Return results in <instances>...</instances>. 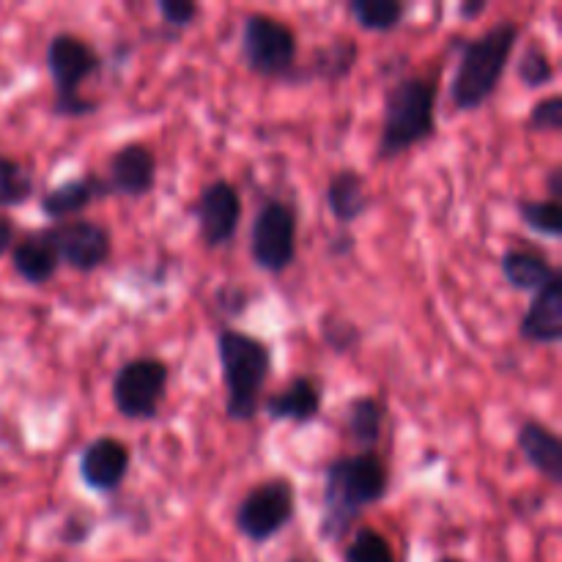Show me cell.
I'll use <instances>...</instances> for the list:
<instances>
[{"instance_id":"3","label":"cell","mask_w":562,"mask_h":562,"mask_svg":"<svg viewBox=\"0 0 562 562\" xmlns=\"http://www.w3.org/2000/svg\"><path fill=\"white\" fill-rule=\"evenodd\" d=\"M217 357L225 384V417L252 423L261 409V393L272 373V349L261 338L241 329L217 333Z\"/></svg>"},{"instance_id":"6","label":"cell","mask_w":562,"mask_h":562,"mask_svg":"<svg viewBox=\"0 0 562 562\" xmlns=\"http://www.w3.org/2000/svg\"><path fill=\"white\" fill-rule=\"evenodd\" d=\"M241 58L252 75L291 82L300 58V38L283 20L256 11L247 14L241 27Z\"/></svg>"},{"instance_id":"9","label":"cell","mask_w":562,"mask_h":562,"mask_svg":"<svg viewBox=\"0 0 562 562\" xmlns=\"http://www.w3.org/2000/svg\"><path fill=\"white\" fill-rule=\"evenodd\" d=\"M170 382L168 362L159 357H135L113 376V404L124 420L140 423L159 415V404Z\"/></svg>"},{"instance_id":"2","label":"cell","mask_w":562,"mask_h":562,"mask_svg":"<svg viewBox=\"0 0 562 562\" xmlns=\"http://www.w3.org/2000/svg\"><path fill=\"white\" fill-rule=\"evenodd\" d=\"M521 25L516 20H499L486 33L459 42V66L450 80V104L459 113H472L492 102L519 44Z\"/></svg>"},{"instance_id":"36","label":"cell","mask_w":562,"mask_h":562,"mask_svg":"<svg viewBox=\"0 0 562 562\" xmlns=\"http://www.w3.org/2000/svg\"><path fill=\"white\" fill-rule=\"evenodd\" d=\"M547 190H549V201L560 203V198H562V168L560 165H554V168L549 170Z\"/></svg>"},{"instance_id":"18","label":"cell","mask_w":562,"mask_h":562,"mask_svg":"<svg viewBox=\"0 0 562 562\" xmlns=\"http://www.w3.org/2000/svg\"><path fill=\"white\" fill-rule=\"evenodd\" d=\"M499 269H503V278L508 280L510 289L530 291V294L541 291L543 285H549L554 278L562 274L547 252H541L538 247L530 245H519L505 250L503 258H499Z\"/></svg>"},{"instance_id":"21","label":"cell","mask_w":562,"mask_h":562,"mask_svg":"<svg viewBox=\"0 0 562 562\" xmlns=\"http://www.w3.org/2000/svg\"><path fill=\"white\" fill-rule=\"evenodd\" d=\"M327 209L333 212V217L338 220L340 228H349L351 223L362 217L371 206V198H368V184L366 176L355 168H344L329 179L327 192Z\"/></svg>"},{"instance_id":"34","label":"cell","mask_w":562,"mask_h":562,"mask_svg":"<svg viewBox=\"0 0 562 562\" xmlns=\"http://www.w3.org/2000/svg\"><path fill=\"white\" fill-rule=\"evenodd\" d=\"M486 11H488V0H467V3L459 5L461 20H467V22L477 20V16H483Z\"/></svg>"},{"instance_id":"1","label":"cell","mask_w":562,"mask_h":562,"mask_svg":"<svg viewBox=\"0 0 562 562\" xmlns=\"http://www.w3.org/2000/svg\"><path fill=\"white\" fill-rule=\"evenodd\" d=\"M390 492V470L376 450L355 456H338L324 467L322 516L318 536L338 543L355 530L368 508L382 503Z\"/></svg>"},{"instance_id":"10","label":"cell","mask_w":562,"mask_h":562,"mask_svg":"<svg viewBox=\"0 0 562 562\" xmlns=\"http://www.w3.org/2000/svg\"><path fill=\"white\" fill-rule=\"evenodd\" d=\"M44 231H47L60 263L80 274L97 272L113 256V236L102 223H93V220H66V223L47 225Z\"/></svg>"},{"instance_id":"17","label":"cell","mask_w":562,"mask_h":562,"mask_svg":"<svg viewBox=\"0 0 562 562\" xmlns=\"http://www.w3.org/2000/svg\"><path fill=\"white\" fill-rule=\"evenodd\" d=\"M516 445H519L527 464L538 475L547 477L549 486H562V442L552 428L543 426L541 420L527 417L519 431H516Z\"/></svg>"},{"instance_id":"38","label":"cell","mask_w":562,"mask_h":562,"mask_svg":"<svg viewBox=\"0 0 562 562\" xmlns=\"http://www.w3.org/2000/svg\"><path fill=\"white\" fill-rule=\"evenodd\" d=\"M289 562H311V560H302V558H291Z\"/></svg>"},{"instance_id":"22","label":"cell","mask_w":562,"mask_h":562,"mask_svg":"<svg viewBox=\"0 0 562 562\" xmlns=\"http://www.w3.org/2000/svg\"><path fill=\"white\" fill-rule=\"evenodd\" d=\"M384 417H387V406L384 401L373 398V395H357L346 406V431H349L351 442L360 445L362 453L373 450L382 439Z\"/></svg>"},{"instance_id":"39","label":"cell","mask_w":562,"mask_h":562,"mask_svg":"<svg viewBox=\"0 0 562 562\" xmlns=\"http://www.w3.org/2000/svg\"><path fill=\"white\" fill-rule=\"evenodd\" d=\"M0 532H3V525H0Z\"/></svg>"},{"instance_id":"11","label":"cell","mask_w":562,"mask_h":562,"mask_svg":"<svg viewBox=\"0 0 562 562\" xmlns=\"http://www.w3.org/2000/svg\"><path fill=\"white\" fill-rule=\"evenodd\" d=\"M241 214H245V203H241L236 184H231L228 179L209 181L201 195H198V201L192 203L198 234H201L203 245L212 247V250L228 247L236 239Z\"/></svg>"},{"instance_id":"12","label":"cell","mask_w":562,"mask_h":562,"mask_svg":"<svg viewBox=\"0 0 562 562\" xmlns=\"http://www.w3.org/2000/svg\"><path fill=\"white\" fill-rule=\"evenodd\" d=\"M132 467V450L119 437H97L80 453L82 486L97 494H115Z\"/></svg>"},{"instance_id":"26","label":"cell","mask_w":562,"mask_h":562,"mask_svg":"<svg viewBox=\"0 0 562 562\" xmlns=\"http://www.w3.org/2000/svg\"><path fill=\"white\" fill-rule=\"evenodd\" d=\"M516 75H519L521 86L536 91V88H547L554 82V64L549 58L547 47L538 42L527 44L519 55V66H516Z\"/></svg>"},{"instance_id":"28","label":"cell","mask_w":562,"mask_h":562,"mask_svg":"<svg viewBox=\"0 0 562 562\" xmlns=\"http://www.w3.org/2000/svg\"><path fill=\"white\" fill-rule=\"evenodd\" d=\"M322 335H324V344H327L335 355H351V351L362 344L360 327L346 322V318L340 316H324Z\"/></svg>"},{"instance_id":"25","label":"cell","mask_w":562,"mask_h":562,"mask_svg":"<svg viewBox=\"0 0 562 562\" xmlns=\"http://www.w3.org/2000/svg\"><path fill=\"white\" fill-rule=\"evenodd\" d=\"M516 212L519 220L532 228L536 234L547 236V239H560L562 236V209L554 201H532V198H519L516 201Z\"/></svg>"},{"instance_id":"29","label":"cell","mask_w":562,"mask_h":562,"mask_svg":"<svg viewBox=\"0 0 562 562\" xmlns=\"http://www.w3.org/2000/svg\"><path fill=\"white\" fill-rule=\"evenodd\" d=\"M527 130L547 132V135H554V132L562 130V97L560 93H552V97H547V99H541V102L532 104L530 119H527Z\"/></svg>"},{"instance_id":"4","label":"cell","mask_w":562,"mask_h":562,"mask_svg":"<svg viewBox=\"0 0 562 562\" xmlns=\"http://www.w3.org/2000/svg\"><path fill=\"white\" fill-rule=\"evenodd\" d=\"M437 77H404L384 97L379 159H395L437 135Z\"/></svg>"},{"instance_id":"15","label":"cell","mask_w":562,"mask_h":562,"mask_svg":"<svg viewBox=\"0 0 562 562\" xmlns=\"http://www.w3.org/2000/svg\"><path fill=\"white\" fill-rule=\"evenodd\" d=\"M519 338L536 346H558L562 340V274L532 294L521 316Z\"/></svg>"},{"instance_id":"37","label":"cell","mask_w":562,"mask_h":562,"mask_svg":"<svg viewBox=\"0 0 562 562\" xmlns=\"http://www.w3.org/2000/svg\"><path fill=\"white\" fill-rule=\"evenodd\" d=\"M437 562H464L461 558H439Z\"/></svg>"},{"instance_id":"32","label":"cell","mask_w":562,"mask_h":562,"mask_svg":"<svg viewBox=\"0 0 562 562\" xmlns=\"http://www.w3.org/2000/svg\"><path fill=\"white\" fill-rule=\"evenodd\" d=\"M91 519H86V516H71V519H66L64 527H60V541L69 543V547H80V543H86L88 538H91Z\"/></svg>"},{"instance_id":"16","label":"cell","mask_w":562,"mask_h":562,"mask_svg":"<svg viewBox=\"0 0 562 562\" xmlns=\"http://www.w3.org/2000/svg\"><path fill=\"white\" fill-rule=\"evenodd\" d=\"M324 406L322 387L313 376H294L278 395H269L263 401V412L272 423H294V426H307L318 420Z\"/></svg>"},{"instance_id":"24","label":"cell","mask_w":562,"mask_h":562,"mask_svg":"<svg viewBox=\"0 0 562 562\" xmlns=\"http://www.w3.org/2000/svg\"><path fill=\"white\" fill-rule=\"evenodd\" d=\"M36 192V184H33V173L16 159L0 154V206H22L27 203Z\"/></svg>"},{"instance_id":"27","label":"cell","mask_w":562,"mask_h":562,"mask_svg":"<svg viewBox=\"0 0 562 562\" xmlns=\"http://www.w3.org/2000/svg\"><path fill=\"white\" fill-rule=\"evenodd\" d=\"M344 562H398V558L382 532L373 527H360L344 549Z\"/></svg>"},{"instance_id":"8","label":"cell","mask_w":562,"mask_h":562,"mask_svg":"<svg viewBox=\"0 0 562 562\" xmlns=\"http://www.w3.org/2000/svg\"><path fill=\"white\" fill-rule=\"evenodd\" d=\"M296 217L294 203L283 198H267L250 225V258L261 272L280 274L296 261Z\"/></svg>"},{"instance_id":"13","label":"cell","mask_w":562,"mask_h":562,"mask_svg":"<svg viewBox=\"0 0 562 562\" xmlns=\"http://www.w3.org/2000/svg\"><path fill=\"white\" fill-rule=\"evenodd\" d=\"M110 198H146L157 187V154L146 143H126L115 148L108 159L104 176Z\"/></svg>"},{"instance_id":"20","label":"cell","mask_w":562,"mask_h":562,"mask_svg":"<svg viewBox=\"0 0 562 562\" xmlns=\"http://www.w3.org/2000/svg\"><path fill=\"white\" fill-rule=\"evenodd\" d=\"M357 60H360V44L355 38H333L329 44L318 47L311 55V64L305 69L296 66L291 82H307V80H322V82H340L351 77Z\"/></svg>"},{"instance_id":"23","label":"cell","mask_w":562,"mask_h":562,"mask_svg":"<svg viewBox=\"0 0 562 562\" xmlns=\"http://www.w3.org/2000/svg\"><path fill=\"white\" fill-rule=\"evenodd\" d=\"M349 14L368 33H390L404 22L406 3L401 0H351Z\"/></svg>"},{"instance_id":"30","label":"cell","mask_w":562,"mask_h":562,"mask_svg":"<svg viewBox=\"0 0 562 562\" xmlns=\"http://www.w3.org/2000/svg\"><path fill=\"white\" fill-rule=\"evenodd\" d=\"M157 11L162 25L170 31H184V27L195 25V20L201 16V5L192 0H159Z\"/></svg>"},{"instance_id":"14","label":"cell","mask_w":562,"mask_h":562,"mask_svg":"<svg viewBox=\"0 0 562 562\" xmlns=\"http://www.w3.org/2000/svg\"><path fill=\"white\" fill-rule=\"evenodd\" d=\"M97 198H110L104 176L82 173L69 181H60L58 187H49L38 201V209L53 223H66L71 217H80Z\"/></svg>"},{"instance_id":"5","label":"cell","mask_w":562,"mask_h":562,"mask_svg":"<svg viewBox=\"0 0 562 562\" xmlns=\"http://www.w3.org/2000/svg\"><path fill=\"white\" fill-rule=\"evenodd\" d=\"M102 55L91 42L75 33H55L47 44V71L55 88L53 113L60 119H88L97 115L102 102L86 99L80 88L102 71Z\"/></svg>"},{"instance_id":"19","label":"cell","mask_w":562,"mask_h":562,"mask_svg":"<svg viewBox=\"0 0 562 562\" xmlns=\"http://www.w3.org/2000/svg\"><path fill=\"white\" fill-rule=\"evenodd\" d=\"M11 267L27 285H47L60 267V258L49 241L47 231H27L11 247Z\"/></svg>"},{"instance_id":"33","label":"cell","mask_w":562,"mask_h":562,"mask_svg":"<svg viewBox=\"0 0 562 562\" xmlns=\"http://www.w3.org/2000/svg\"><path fill=\"white\" fill-rule=\"evenodd\" d=\"M355 236L349 234V231H344V234H335L333 236V241H329V247H327V252L333 258H344V256H351V252H355Z\"/></svg>"},{"instance_id":"35","label":"cell","mask_w":562,"mask_h":562,"mask_svg":"<svg viewBox=\"0 0 562 562\" xmlns=\"http://www.w3.org/2000/svg\"><path fill=\"white\" fill-rule=\"evenodd\" d=\"M14 236H16V228L14 223H11V217H0V256L11 252V247H14Z\"/></svg>"},{"instance_id":"7","label":"cell","mask_w":562,"mask_h":562,"mask_svg":"<svg viewBox=\"0 0 562 562\" xmlns=\"http://www.w3.org/2000/svg\"><path fill=\"white\" fill-rule=\"evenodd\" d=\"M296 516V486L291 477L274 475L252 486L234 514V527L250 543H269Z\"/></svg>"},{"instance_id":"31","label":"cell","mask_w":562,"mask_h":562,"mask_svg":"<svg viewBox=\"0 0 562 562\" xmlns=\"http://www.w3.org/2000/svg\"><path fill=\"white\" fill-rule=\"evenodd\" d=\"M214 307H217L220 313H225V316H245L247 307H250V291H247L245 285H220V289L214 291Z\"/></svg>"}]
</instances>
